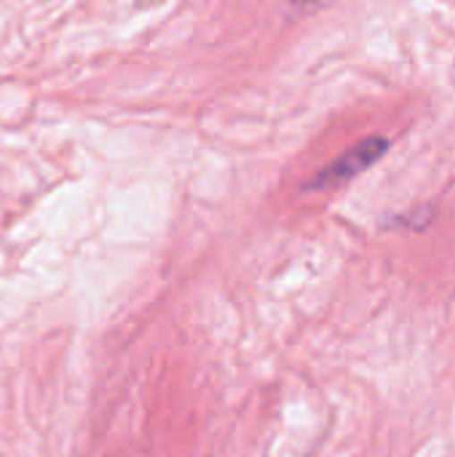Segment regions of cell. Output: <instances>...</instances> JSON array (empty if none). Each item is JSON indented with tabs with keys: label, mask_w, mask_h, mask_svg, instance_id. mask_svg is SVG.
<instances>
[{
	"label": "cell",
	"mask_w": 455,
	"mask_h": 457,
	"mask_svg": "<svg viewBox=\"0 0 455 457\" xmlns=\"http://www.w3.org/2000/svg\"><path fill=\"white\" fill-rule=\"evenodd\" d=\"M389 150V139L381 134L365 137L362 142L351 145L346 153H341L335 161H330L319 174L311 177V182L306 185V190H333L341 187L351 179H357L359 174H365L373 163H378Z\"/></svg>",
	"instance_id": "cell-1"
}]
</instances>
